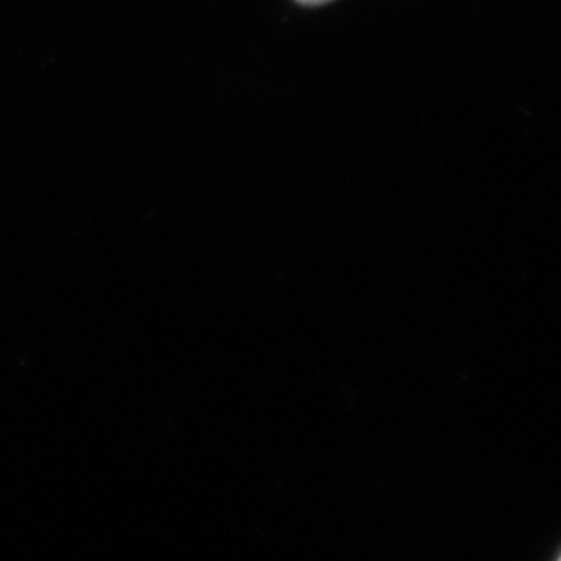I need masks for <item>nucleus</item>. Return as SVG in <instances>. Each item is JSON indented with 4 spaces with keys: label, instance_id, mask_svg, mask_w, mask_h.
<instances>
[{
    "label": "nucleus",
    "instance_id": "obj_1",
    "mask_svg": "<svg viewBox=\"0 0 561 561\" xmlns=\"http://www.w3.org/2000/svg\"><path fill=\"white\" fill-rule=\"evenodd\" d=\"M301 4H324V2H329V0H298Z\"/></svg>",
    "mask_w": 561,
    "mask_h": 561
}]
</instances>
